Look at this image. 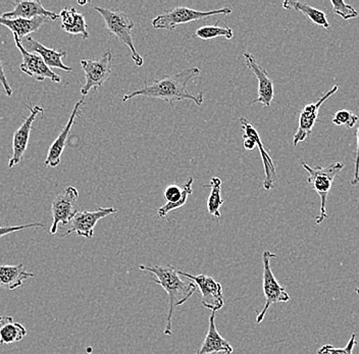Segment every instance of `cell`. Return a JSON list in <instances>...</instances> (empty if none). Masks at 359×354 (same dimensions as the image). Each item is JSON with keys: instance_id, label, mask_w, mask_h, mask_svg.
Segmentation results:
<instances>
[{"instance_id": "obj_24", "label": "cell", "mask_w": 359, "mask_h": 354, "mask_svg": "<svg viewBox=\"0 0 359 354\" xmlns=\"http://www.w3.org/2000/svg\"><path fill=\"white\" fill-rule=\"evenodd\" d=\"M26 328L11 315H0V345L13 344L26 337Z\"/></svg>"}, {"instance_id": "obj_11", "label": "cell", "mask_w": 359, "mask_h": 354, "mask_svg": "<svg viewBox=\"0 0 359 354\" xmlns=\"http://www.w3.org/2000/svg\"><path fill=\"white\" fill-rule=\"evenodd\" d=\"M13 35V39H15V46L19 49L21 53L22 62L20 64V69L22 73L26 75L30 76L34 79L42 82L45 79H49L55 83H60L62 81V78L55 74L43 60V58L40 55H36V53H31L27 51L26 49L22 47L21 41L19 38L15 34Z\"/></svg>"}, {"instance_id": "obj_35", "label": "cell", "mask_w": 359, "mask_h": 354, "mask_svg": "<svg viewBox=\"0 0 359 354\" xmlns=\"http://www.w3.org/2000/svg\"><path fill=\"white\" fill-rule=\"evenodd\" d=\"M356 293H358V294L359 295V288L356 289Z\"/></svg>"}, {"instance_id": "obj_15", "label": "cell", "mask_w": 359, "mask_h": 354, "mask_svg": "<svg viewBox=\"0 0 359 354\" xmlns=\"http://www.w3.org/2000/svg\"><path fill=\"white\" fill-rule=\"evenodd\" d=\"M244 60L247 68L250 69L258 80L257 98L250 102L253 103H262L264 107H271L275 97V89H273V81L269 77L266 69L258 64L257 57L249 53H243Z\"/></svg>"}, {"instance_id": "obj_32", "label": "cell", "mask_w": 359, "mask_h": 354, "mask_svg": "<svg viewBox=\"0 0 359 354\" xmlns=\"http://www.w3.org/2000/svg\"><path fill=\"white\" fill-rule=\"evenodd\" d=\"M0 84L2 85L4 92L6 95L11 97L13 95V89H11L10 83H8V78H6V73H4V62L0 60Z\"/></svg>"}, {"instance_id": "obj_27", "label": "cell", "mask_w": 359, "mask_h": 354, "mask_svg": "<svg viewBox=\"0 0 359 354\" xmlns=\"http://www.w3.org/2000/svg\"><path fill=\"white\" fill-rule=\"evenodd\" d=\"M195 37L201 38L205 41L217 37H224L226 40H231L234 37V33L229 26L219 27L217 25H210V26H202L197 29Z\"/></svg>"}, {"instance_id": "obj_2", "label": "cell", "mask_w": 359, "mask_h": 354, "mask_svg": "<svg viewBox=\"0 0 359 354\" xmlns=\"http://www.w3.org/2000/svg\"><path fill=\"white\" fill-rule=\"evenodd\" d=\"M143 272L154 275L152 281L163 287L168 295V315L165 335H172V320L177 306H183L196 291L194 283L185 282L180 278L178 270L172 266H140Z\"/></svg>"}, {"instance_id": "obj_3", "label": "cell", "mask_w": 359, "mask_h": 354, "mask_svg": "<svg viewBox=\"0 0 359 354\" xmlns=\"http://www.w3.org/2000/svg\"><path fill=\"white\" fill-rule=\"evenodd\" d=\"M94 10L102 17L109 34L118 38L130 49L131 58L137 67H142L144 60L135 48L133 37H132V30L134 29L135 24L130 19L129 15L121 11L109 10V8H100V6H94Z\"/></svg>"}, {"instance_id": "obj_34", "label": "cell", "mask_w": 359, "mask_h": 354, "mask_svg": "<svg viewBox=\"0 0 359 354\" xmlns=\"http://www.w3.org/2000/svg\"><path fill=\"white\" fill-rule=\"evenodd\" d=\"M244 139V149L246 150H253L257 147L255 141L252 139L243 137Z\"/></svg>"}, {"instance_id": "obj_16", "label": "cell", "mask_w": 359, "mask_h": 354, "mask_svg": "<svg viewBox=\"0 0 359 354\" xmlns=\"http://www.w3.org/2000/svg\"><path fill=\"white\" fill-rule=\"evenodd\" d=\"M193 178L190 177L185 184H184L183 189L177 184H170L165 188L163 198L167 201L165 205L161 206L157 210V215L159 217H165L168 219V214L172 210H178L182 206L185 205L188 198L193 193Z\"/></svg>"}, {"instance_id": "obj_19", "label": "cell", "mask_w": 359, "mask_h": 354, "mask_svg": "<svg viewBox=\"0 0 359 354\" xmlns=\"http://www.w3.org/2000/svg\"><path fill=\"white\" fill-rule=\"evenodd\" d=\"M84 102L85 97L82 96V98L78 100L75 107H74L73 111H72L71 116H69V122L67 123L66 126H65L62 131L60 132V135L55 139V142L51 144L50 149L48 150V154H47L46 160H45V165H46V167L55 168L60 165V158H62V152H64L65 147H66L69 132H71L73 125L75 124L76 118H77L79 114H80L81 107L84 104Z\"/></svg>"}, {"instance_id": "obj_6", "label": "cell", "mask_w": 359, "mask_h": 354, "mask_svg": "<svg viewBox=\"0 0 359 354\" xmlns=\"http://www.w3.org/2000/svg\"><path fill=\"white\" fill-rule=\"evenodd\" d=\"M277 255L271 252H264L262 253V263H264V273H262V289H264V294L266 297V304L260 311L259 315H257V322H260L264 320L268 313L269 308L273 304H285V302L290 300V295L287 293L286 289L280 286L273 275V271L271 268V261L276 259Z\"/></svg>"}, {"instance_id": "obj_12", "label": "cell", "mask_w": 359, "mask_h": 354, "mask_svg": "<svg viewBox=\"0 0 359 354\" xmlns=\"http://www.w3.org/2000/svg\"><path fill=\"white\" fill-rule=\"evenodd\" d=\"M27 107H28L29 111H30V114H29V116H27L24 123L13 134V156L8 161V168L10 169L17 165L18 163H21L22 156H24L25 152L28 149L34 121H35L36 116L38 114L44 113L43 107H40V105H34V107L32 105H27Z\"/></svg>"}, {"instance_id": "obj_4", "label": "cell", "mask_w": 359, "mask_h": 354, "mask_svg": "<svg viewBox=\"0 0 359 354\" xmlns=\"http://www.w3.org/2000/svg\"><path fill=\"white\" fill-rule=\"evenodd\" d=\"M302 165L304 168L305 171L309 172V175L307 182H309V185L311 186V188L318 194L320 198V212L316 217V225H320L325 219L329 217L327 214V210H325L327 195H329L330 190H331L337 175L344 169L345 163L340 161V163H332V165H327V167L318 165L316 168L309 167L305 163H302Z\"/></svg>"}, {"instance_id": "obj_30", "label": "cell", "mask_w": 359, "mask_h": 354, "mask_svg": "<svg viewBox=\"0 0 359 354\" xmlns=\"http://www.w3.org/2000/svg\"><path fill=\"white\" fill-rule=\"evenodd\" d=\"M331 4L333 6L334 12H335L337 15H340L345 21L355 19V18L358 17V11L353 8V6L345 4L343 0H331Z\"/></svg>"}, {"instance_id": "obj_26", "label": "cell", "mask_w": 359, "mask_h": 354, "mask_svg": "<svg viewBox=\"0 0 359 354\" xmlns=\"http://www.w3.org/2000/svg\"><path fill=\"white\" fill-rule=\"evenodd\" d=\"M222 184L223 181L219 177H212L210 179V183L204 185L205 188H210V193L208 199V210L210 215L215 217H221L219 208L224 203L222 197Z\"/></svg>"}, {"instance_id": "obj_8", "label": "cell", "mask_w": 359, "mask_h": 354, "mask_svg": "<svg viewBox=\"0 0 359 354\" xmlns=\"http://www.w3.org/2000/svg\"><path fill=\"white\" fill-rule=\"evenodd\" d=\"M80 64L86 78L84 86L81 88V94L83 97H86L90 90L100 88L111 77L112 53L107 50L100 60H82Z\"/></svg>"}, {"instance_id": "obj_23", "label": "cell", "mask_w": 359, "mask_h": 354, "mask_svg": "<svg viewBox=\"0 0 359 354\" xmlns=\"http://www.w3.org/2000/svg\"><path fill=\"white\" fill-rule=\"evenodd\" d=\"M49 20L44 17L35 18L33 20L6 19L0 17V25L10 29L13 34L19 38L20 41L28 37L31 33L39 30Z\"/></svg>"}, {"instance_id": "obj_5", "label": "cell", "mask_w": 359, "mask_h": 354, "mask_svg": "<svg viewBox=\"0 0 359 354\" xmlns=\"http://www.w3.org/2000/svg\"><path fill=\"white\" fill-rule=\"evenodd\" d=\"M233 13V10L229 6L217 10L201 12V11L193 10L186 6H178L168 12L157 15L152 20L151 25L156 30L174 31L180 25L191 23V22L201 21L208 19L213 15H228Z\"/></svg>"}, {"instance_id": "obj_33", "label": "cell", "mask_w": 359, "mask_h": 354, "mask_svg": "<svg viewBox=\"0 0 359 354\" xmlns=\"http://www.w3.org/2000/svg\"><path fill=\"white\" fill-rule=\"evenodd\" d=\"M356 138H358V147L355 152V169H354L353 178L351 180V185L355 186L359 184V123L358 132H356Z\"/></svg>"}, {"instance_id": "obj_10", "label": "cell", "mask_w": 359, "mask_h": 354, "mask_svg": "<svg viewBox=\"0 0 359 354\" xmlns=\"http://www.w3.org/2000/svg\"><path fill=\"white\" fill-rule=\"evenodd\" d=\"M118 210L114 207H100L97 210H84L79 212L69 223V227L62 237L76 233L78 236L84 237L86 239H91L94 235V228L100 219L116 214Z\"/></svg>"}, {"instance_id": "obj_25", "label": "cell", "mask_w": 359, "mask_h": 354, "mask_svg": "<svg viewBox=\"0 0 359 354\" xmlns=\"http://www.w3.org/2000/svg\"><path fill=\"white\" fill-rule=\"evenodd\" d=\"M283 8L286 10H295L300 12L309 18L314 25L318 26L324 27L325 29L330 28L329 21L327 19V15L323 11L318 10V8H313L304 2L295 1V0H286L283 2Z\"/></svg>"}, {"instance_id": "obj_20", "label": "cell", "mask_w": 359, "mask_h": 354, "mask_svg": "<svg viewBox=\"0 0 359 354\" xmlns=\"http://www.w3.org/2000/svg\"><path fill=\"white\" fill-rule=\"evenodd\" d=\"M224 353L232 354L233 347L230 343L222 337L215 326V313L212 311L210 317V326H208V335L202 343L201 349L196 354Z\"/></svg>"}, {"instance_id": "obj_17", "label": "cell", "mask_w": 359, "mask_h": 354, "mask_svg": "<svg viewBox=\"0 0 359 354\" xmlns=\"http://www.w3.org/2000/svg\"><path fill=\"white\" fill-rule=\"evenodd\" d=\"M21 43L22 47L29 53H36V55L43 58L45 64L49 68L60 69L62 71L69 72V73L73 72V68L66 66L62 62V58L67 57V51H57L56 49L49 48V47L43 46L30 36L22 39Z\"/></svg>"}, {"instance_id": "obj_7", "label": "cell", "mask_w": 359, "mask_h": 354, "mask_svg": "<svg viewBox=\"0 0 359 354\" xmlns=\"http://www.w3.org/2000/svg\"><path fill=\"white\" fill-rule=\"evenodd\" d=\"M78 190L75 187L69 186L60 193L56 194L51 205V215H53V225H51L50 234H55L58 230V225L62 224V227L69 225L74 217L78 214L77 199Z\"/></svg>"}, {"instance_id": "obj_28", "label": "cell", "mask_w": 359, "mask_h": 354, "mask_svg": "<svg viewBox=\"0 0 359 354\" xmlns=\"http://www.w3.org/2000/svg\"><path fill=\"white\" fill-rule=\"evenodd\" d=\"M332 122L336 126H345L348 129H352V128L355 127L358 124L359 118L356 114L352 113L351 111L341 109V111H337Z\"/></svg>"}, {"instance_id": "obj_22", "label": "cell", "mask_w": 359, "mask_h": 354, "mask_svg": "<svg viewBox=\"0 0 359 354\" xmlns=\"http://www.w3.org/2000/svg\"><path fill=\"white\" fill-rule=\"evenodd\" d=\"M32 273L27 272L24 264L17 266L4 264L0 266V288L15 290L22 286L26 280L34 277Z\"/></svg>"}, {"instance_id": "obj_31", "label": "cell", "mask_w": 359, "mask_h": 354, "mask_svg": "<svg viewBox=\"0 0 359 354\" xmlns=\"http://www.w3.org/2000/svg\"><path fill=\"white\" fill-rule=\"evenodd\" d=\"M43 227L44 224L38 223V222L37 223L24 224V225L2 226V227H0V238L6 236V235L11 234V233L13 232L26 230V229H39Z\"/></svg>"}, {"instance_id": "obj_1", "label": "cell", "mask_w": 359, "mask_h": 354, "mask_svg": "<svg viewBox=\"0 0 359 354\" xmlns=\"http://www.w3.org/2000/svg\"><path fill=\"white\" fill-rule=\"evenodd\" d=\"M201 73V69L193 67V68L184 69L174 75L165 76L163 79H154L151 84H147L144 80L143 88L135 90L132 93L126 94L123 95L122 102H128V100H133L138 96H145V97L163 100V102L170 103V105L174 104V102H182V100H192L197 107H201L204 100L203 92L192 94L188 90V84L191 81L198 77Z\"/></svg>"}, {"instance_id": "obj_9", "label": "cell", "mask_w": 359, "mask_h": 354, "mask_svg": "<svg viewBox=\"0 0 359 354\" xmlns=\"http://www.w3.org/2000/svg\"><path fill=\"white\" fill-rule=\"evenodd\" d=\"M178 274L192 280L195 285L198 287L203 306L215 313L223 308L224 304L223 286L219 282L206 275H193L179 270Z\"/></svg>"}, {"instance_id": "obj_18", "label": "cell", "mask_w": 359, "mask_h": 354, "mask_svg": "<svg viewBox=\"0 0 359 354\" xmlns=\"http://www.w3.org/2000/svg\"><path fill=\"white\" fill-rule=\"evenodd\" d=\"M11 4H13V11L4 13L1 17L6 18V19L24 20H33L35 18L44 17L51 21L60 19V15L57 13L47 11L40 1L22 0V1H13Z\"/></svg>"}, {"instance_id": "obj_29", "label": "cell", "mask_w": 359, "mask_h": 354, "mask_svg": "<svg viewBox=\"0 0 359 354\" xmlns=\"http://www.w3.org/2000/svg\"><path fill=\"white\" fill-rule=\"evenodd\" d=\"M358 343L355 334H352L346 346L343 347V348H337L332 344H325L318 349L316 354H353L354 348H355Z\"/></svg>"}, {"instance_id": "obj_14", "label": "cell", "mask_w": 359, "mask_h": 354, "mask_svg": "<svg viewBox=\"0 0 359 354\" xmlns=\"http://www.w3.org/2000/svg\"><path fill=\"white\" fill-rule=\"evenodd\" d=\"M239 123L241 124L242 130H243V136L242 137L252 139L258 150H259L264 169V190L269 191V190L273 189L278 180L277 171H276L273 161L271 160L269 152L264 149L262 138H260L259 134H258L257 129L252 126V124L245 118H239Z\"/></svg>"}, {"instance_id": "obj_13", "label": "cell", "mask_w": 359, "mask_h": 354, "mask_svg": "<svg viewBox=\"0 0 359 354\" xmlns=\"http://www.w3.org/2000/svg\"><path fill=\"white\" fill-rule=\"evenodd\" d=\"M338 85L332 87L323 97H320L318 102L306 104L300 113L299 125H298L297 132L293 137V145L297 147L300 142L306 140L309 136L313 133V129L316 123L318 120V111H320V107L327 102L332 95L338 91Z\"/></svg>"}, {"instance_id": "obj_21", "label": "cell", "mask_w": 359, "mask_h": 354, "mask_svg": "<svg viewBox=\"0 0 359 354\" xmlns=\"http://www.w3.org/2000/svg\"><path fill=\"white\" fill-rule=\"evenodd\" d=\"M58 15L62 20V31L71 35H81L83 40L88 39V27L82 13H78L74 8H65Z\"/></svg>"}]
</instances>
